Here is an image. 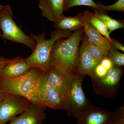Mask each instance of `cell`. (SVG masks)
I'll list each match as a JSON object with an SVG mask.
<instances>
[{"label": "cell", "mask_w": 124, "mask_h": 124, "mask_svg": "<svg viewBox=\"0 0 124 124\" xmlns=\"http://www.w3.org/2000/svg\"><path fill=\"white\" fill-rule=\"evenodd\" d=\"M85 77L77 76L62 99V109L66 111L69 116L77 119L91 104L82 89V82Z\"/></svg>", "instance_id": "4"}, {"label": "cell", "mask_w": 124, "mask_h": 124, "mask_svg": "<svg viewBox=\"0 0 124 124\" xmlns=\"http://www.w3.org/2000/svg\"><path fill=\"white\" fill-rule=\"evenodd\" d=\"M43 74L48 84L57 92L62 99L77 76L65 75L58 71L53 66Z\"/></svg>", "instance_id": "9"}, {"label": "cell", "mask_w": 124, "mask_h": 124, "mask_svg": "<svg viewBox=\"0 0 124 124\" xmlns=\"http://www.w3.org/2000/svg\"><path fill=\"white\" fill-rule=\"evenodd\" d=\"M78 6H85L91 7L94 10L97 5L93 0H64L63 11H67L69 9Z\"/></svg>", "instance_id": "20"}, {"label": "cell", "mask_w": 124, "mask_h": 124, "mask_svg": "<svg viewBox=\"0 0 124 124\" xmlns=\"http://www.w3.org/2000/svg\"><path fill=\"white\" fill-rule=\"evenodd\" d=\"M108 70L99 62L94 68L91 78H99L104 77L107 74Z\"/></svg>", "instance_id": "23"}, {"label": "cell", "mask_w": 124, "mask_h": 124, "mask_svg": "<svg viewBox=\"0 0 124 124\" xmlns=\"http://www.w3.org/2000/svg\"><path fill=\"white\" fill-rule=\"evenodd\" d=\"M84 34L83 27L66 39L60 38L55 42L51 52V62L56 70L65 75H76L80 44Z\"/></svg>", "instance_id": "1"}, {"label": "cell", "mask_w": 124, "mask_h": 124, "mask_svg": "<svg viewBox=\"0 0 124 124\" xmlns=\"http://www.w3.org/2000/svg\"><path fill=\"white\" fill-rule=\"evenodd\" d=\"M46 108L32 103L20 116L14 118L8 124H42L46 117Z\"/></svg>", "instance_id": "10"}, {"label": "cell", "mask_w": 124, "mask_h": 124, "mask_svg": "<svg viewBox=\"0 0 124 124\" xmlns=\"http://www.w3.org/2000/svg\"><path fill=\"white\" fill-rule=\"evenodd\" d=\"M100 62L108 70L114 67L112 62L108 56L103 58L100 61Z\"/></svg>", "instance_id": "24"}, {"label": "cell", "mask_w": 124, "mask_h": 124, "mask_svg": "<svg viewBox=\"0 0 124 124\" xmlns=\"http://www.w3.org/2000/svg\"><path fill=\"white\" fill-rule=\"evenodd\" d=\"M83 38L88 50L94 58L100 62L103 58L108 57L101 49L91 42L85 34Z\"/></svg>", "instance_id": "19"}, {"label": "cell", "mask_w": 124, "mask_h": 124, "mask_svg": "<svg viewBox=\"0 0 124 124\" xmlns=\"http://www.w3.org/2000/svg\"><path fill=\"white\" fill-rule=\"evenodd\" d=\"M3 7H4V6H3L1 5L0 4V10L1 9L3 8Z\"/></svg>", "instance_id": "28"}, {"label": "cell", "mask_w": 124, "mask_h": 124, "mask_svg": "<svg viewBox=\"0 0 124 124\" xmlns=\"http://www.w3.org/2000/svg\"><path fill=\"white\" fill-rule=\"evenodd\" d=\"M10 59L4 57H0V73L2 68L9 61Z\"/></svg>", "instance_id": "26"}, {"label": "cell", "mask_w": 124, "mask_h": 124, "mask_svg": "<svg viewBox=\"0 0 124 124\" xmlns=\"http://www.w3.org/2000/svg\"><path fill=\"white\" fill-rule=\"evenodd\" d=\"M110 43L111 46L113 47L114 48L116 49L117 50H121L123 52H124V46L123 45L120 43L117 40L113 39V38H112Z\"/></svg>", "instance_id": "25"}, {"label": "cell", "mask_w": 124, "mask_h": 124, "mask_svg": "<svg viewBox=\"0 0 124 124\" xmlns=\"http://www.w3.org/2000/svg\"><path fill=\"white\" fill-rule=\"evenodd\" d=\"M41 98L46 108L55 110L62 109V98L46 82L44 76L40 88Z\"/></svg>", "instance_id": "14"}, {"label": "cell", "mask_w": 124, "mask_h": 124, "mask_svg": "<svg viewBox=\"0 0 124 124\" xmlns=\"http://www.w3.org/2000/svg\"><path fill=\"white\" fill-rule=\"evenodd\" d=\"M122 75L121 68L113 67L104 77L92 78L94 93L104 98L115 97L119 91V82Z\"/></svg>", "instance_id": "7"}, {"label": "cell", "mask_w": 124, "mask_h": 124, "mask_svg": "<svg viewBox=\"0 0 124 124\" xmlns=\"http://www.w3.org/2000/svg\"><path fill=\"white\" fill-rule=\"evenodd\" d=\"M77 120V124H124V107H119L115 111L109 112L91 103Z\"/></svg>", "instance_id": "6"}, {"label": "cell", "mask_w": 124, "mask_h": 124, "mask_svg": "<svg viewBox=\"0 0 124 124\" xmlns=\"http://www.w3.org/2000/svg\"><path fill=\"white\" fill-rule=\"evenodd\" d=\"M72 31L56 29L51 32V38L46 39V35L44 32L39 35L31 33V36L35 41L36 47L32 54L24 59L26 63L31 67L37 68L43 73L52 67L51 54L55 42L61 38H67L72 34Z\"/></svg>", "instance_id": "3"}, {"label": "cell", "mask_w": 124, "mask_h": 124, "mask_svg": "<svg viewBox=\"0 0 124 124\" xmlns=\"http://www.w3.org/2000/svg\"><path fill=\"white\" fill-rule=\"evenodd\" d=\"M82 41V44L79 46L76 75H88L91 77L94 68L100 61L94 58L90 53L83 38Z\"/></svg>", "instance_id": "11"}, {"label": "cell", "mask_w": 124, "mask_h": 124, "mask_svg": "<svg viewBox=\"0 0 124 124\" xmlns=\"http://www.w3.org/2000/svg\"><path fill=\"white\" fill-rule=\"evenodd\" d=\"M97 5L95 10H101L108 12L110 11H124V0H118L115 3L110 5H105L100 2H95Z\"/></svg>", "instance_id": "22"}, {"label": "cell", "mask_w": 124, "mask_h": 124, "mask_svg": "<svg viewBox=\"0 0 124 124\" xmlns=\"http://www.w3.org/2000/svg\"><path fill=\"white\" fill-rule=\"evenodd\" d=\"M94 13L104 22L110 34L116 29H124V23L123 20L112 18L108 15L107 11L95 10Z\"/></svg>", "instance_id": "18"}, {"label": "cell", "mask_w": 124, "mask_h": 124, "mask_svg": "<svg viewBox=\"0 0 124 124\" xmlns=\"http://www.w3.org/2000/svg\"><path fill=\"white\" fill-rule=\"evenodd\" d=\"M30 68L23 58L20 57L14 58L10 59L2 68L0 73V77L14 78L19 77L26 74Z\"/></svg>", "instance_id": "12"}, {"label": "cell", "mask_w": 124, "mask_h": 124, "mask_svg": "<svg viewBox=\"0 0 124 124\" xmlns=\"http://www.w3.org/2000/svg\"><path fill=\"white\" fill-rule=\"evenodd\" d=\"M0 36H1V35L0 33Z\"/></svg>", "instance_id": "29"}, {"label": "cell", "mask_w": 124, "mask_h": 124, "mask_svg": "<svg viewBox=\"0 0 124 124\" xmlns=\"http://www.w3.org/2000/svg\"><path fill=\"white\" fill-rule=\"evenodd\" d=\"M5 94H5L0 89V102L1 101Z\"/></svg>", "instance_id": "27"}, {"label": "cell", "mask_w": 124, "mask_h": 124, "mask_svg": "<svg viewBox=\"0 0 124 124\" xmlns=\"http://www.w3.org/2000/svg\"><path fill=\"white\" fill-rule=\"evenodd\" d=\"M43 77V72L40 69L31 67L26 74L19 77H0V89L6 94L21 95L38 106L46 108L41 96Z\"/></svg>", "instance_id": "2"}, {"label": "cell", "mask_w": 124, "mask_h": 124, "mask_svg": "<svg viewBox=\"0 0 124 124\" xmlns=\"http://www.w3.org/2000/svg\"><path fill=\"white\" fill-rule=\"evenodd\" d=\"M84 32L91 42L101 49L108 56V50L111 46L109 41L87 22L84 27Z\"/></svg>", "instance_id": "16"}, {"label": "cell", "mask_w": 124, "mask_h": 124, "mask_svg": "<svg viewBox=\"0 0 124 124\" xmlns=\"http://www.w3.org/2000/svg\"><path fill=\"white\" fill-rule=\"evenodd\" d=\"M83 12L86 22L91 24L100 34L110 42L112 38L110 37L108 29L102 20L97 16L94 12L92 13L88 10H85Z\"/></svg>", "instance_id": "17"}, {"label": "cell", "mask_w": 124, "mask_h": 124, "mask_svg": "<svg viewBox=\"0 0 124 124\" xmlns=\"http://www.w3.org/2000/svg\"><path fill=\"white\" fill-rule=\"evenodd\" d=\"M31 103L21 95L6 94L0 102V124H6L22 114Z\"/></svg>", "instance_id": "8"}, {"label": "cell", "mask_w": 124, "mask_h": 124, "mask_svg": "<svg viewBox=\"0 0 124 124\" xmlns=\"http://www.w3.org/2000/svg\"></svg>", "instance_id": "30"}, {"label": "cell", "mask_w": 124, "mask_h": 124, "mask_svg": "<svg viewBox=\"0 0 124 124\" xmlns=\"http://www.w3.org/2000/svg\"><path fill=\"white\" fill-rule=\"evenodd\" d=\"M108 57L113 63V67L121 68L124 66V54L111 46L108 51Z\"/></svg>", "instance_id": "21"}, {"label": "cell", "mask_w": 124, "mask_h": 124, "mask_svg": "<svg viewBox=\"0 0 124 124\" xmlns=\"http://www.w3.org/2000/svg\"><path fill=\"white\" fill-rule=\"evenodd\" d=\"M64 0H39L38 7L42 16L51 21L54 22L63 14Z\"/></svg>", "instance_id": "15"}, {"label": "cell", "mask_w": 124, "mask_h": 124, "mask_svg": "<svg viewBox=\"0 0 124 124\" xmlns=\"http://www.w3.org/2000/svg\"><path fill=\"white\" fill-rule=\"evenodd\" d=\"M86 21L85 14L79 13L74 17L60 15L54 22V27L56 29L76 31L85 26Z\"/></svg>", "instance_id": "13"}, {"label": "cell", "mask_w": 124, "mask_h": 124, "mask_svg": "<svg viewBox=\"0 0 124 124\" xmlns=\"http://www.w3.org/2000/svg\"><path fill=\"white\" fill-rule=\"evenodd\" d=\"M0 28L2 32V39L21 43L33 51L36 42L31 36L27 35L14 20L13 13L9 4L0 10Z\"/></svg>", "instance_id": "5"}]
</instances>
